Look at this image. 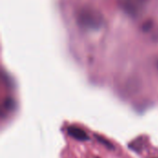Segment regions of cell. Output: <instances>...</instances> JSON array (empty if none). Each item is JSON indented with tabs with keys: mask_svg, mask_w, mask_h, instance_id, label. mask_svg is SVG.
<instances>
[{
	"mask_svg": "<svg viewBox=\"0 0 158 158\" xmlns=\"http://www.w3.org/2000/svg\"><path fill=\"white\" fill-rule=\"evenodd\" d=\"M67 131L69 133V136H71L72 138L81 141V142H84L87 141L89 139L87 133L85 132V131H83L82 129L77 127V126H69L67 129Z\"/></svg>",
	"mask_w": 158,
	"mask_h": 158,
	"instance_id": "cell-3",
	"label": "cell"
},
{
	"mask_svg": "<svg viewBox=\"0 0 158 158\" xmlns=\"http://www.w3.org/2000/svg\"><path fill=\"white\" fill-rule=\"evenodd\" d=\"M118 2L128 15L137 18L144 11L148 0H118Z\"/></svg>",
	"mask_w": 158,
	"mask_h": 158,
	"instance_id": "cell-2",
	"label": "cell"
},
{
	"mask_svg": "<svg viewBox=\"0 0 158 158\" xmlns=\"http://www.w3.org/2000/svg\"><path fill=\"white\" fill-rule=\"evenodd\" d=\"M77 21L83 29L98 30L104 24V17L99 10L92 6H83L77 13Z\"/></svg>",
	"mask_w": 158,
	"mask_h": 158,
	"instance_id": "cell-1",
	"label": "cell"
}]
</instances>
